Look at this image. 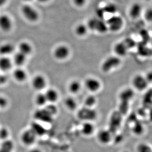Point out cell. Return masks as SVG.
I'll list each match as a JSON object with an SVG mask.
<instances>
[{
    "label": "cell",
    "instance_id": "1",
    "mask_svg": "<svg viewBox=\"0 0 152 152\" xmlns=\"http://www.w3.org/2000/svg\"><path fill=\"white\" fill-rule=\"evenodd\" d=\"M38 136L31 129H26L22 132L20 136L21 143L25 147L31 148L34 146L37 141Z\"/></svg>",
    "mask_w": 152,
    "mask_h": 152
},
{
    "label": "cell",
    "instance_id": "2",
    "mask_svg": "<svg viewBox=\"0 0 152 152\" xmlns=\"http://www.w3.org/2000/svg\"><path fill=\"white\" fill-rule=\"evenodd\" d=\"M121 59L118 56H111L106 59L101 65V70L104 73H108L120 66Z\"/></svg>",
    "mask_w": 152,
    "mask_h": 152
},
{
    "label": "cell",
    "instance_id": "3",
    "mask_svg": "<svg viewBox=\"0 0 152 152\" xmlns=\"http://www.w3.org/2000/svg\"><path fill=\"white\" fill-rule=\"evenodd\" d=\"M97 114L96 112L92 108L85 107L82 108L77 113L79 119L85 121H92L96 118Z\"/></svg>",
    "mask_w": 152,
    "mask_h": 152
},
{
    "label": "cell",
    "instance_id": "4",
    "mask_svg": "<svg viewBox=\"0 0 152 152\" xmlns=\"http://www.w3.org/2000/svg\"><path fill=\"white\" fill-rule=\"evenodd\" d=\"M106 23L108 29L114 32L120 31L124 26V20L121 16L118 15L112 16L108 19Z\"/></svg>",
    "mask_w": 152,
    "mask_h": 152
},
{
    "label": "cell",
    "instance_id": "5",
    "mask_svg": "<svg viewBox=\"0 0 152 152\" xmlns=\"http://www.w3.org/2000/svg\"><path fill=\"white\" fill-rule=\"evenodd\" d=\"M132 83L134 88L139 91H143L146 89L149 85L146 77L141 75L135 76L132 79Z\"/></svg>",
    "mask_w": 152,
    "mask_h": 152
},
{
    "label": "cell",
    "instance_id": "6",
    "mask_svg": "<svg viewBox=\"0 0 152 152\" xmlns=\"http://www.w3.org/2000/svg\"><path fill=\"white\" fill-rule=\"evenodd\" d=\"M70 53L69 48L66 45H61L57 46L53 51V56L56 59L64 60L67 58Z\"/></svg>",
    "mask_w": 152,
    "mask_h": 152
},
{
    "label": "cell",
    "instance_id": "7",
    "mask_svg": "<svg viewBox=\"0 0 152 152\" xmlns=\"http://www.w3.org/2000/svg\"><path fill=\"white\" fill-rule=\"evenodd\" d=\"M22 12L25 18L31 22L36 21L39 18L38 12L33 7L29 5L23 6Z\"/></svg>",
    "mask_w": 152,
    "mask_h": 152
},
{
    "label": "cell",
    "instance_id": "8",
    "mask_svg": "<svg viewBox=\"0 0 152 152\" xmlns=\"http://www.w3.org/2000/svg\"><path fill=\"white\" fill-rule=\"evenodd\" d=\"M85 87L91 92L98 91L101 86V83L98 79L94 77H88L85 82Z\"/></svg>",
    "mask_w": 152,
    "mask_h": 152
},
{
    "label": "cell",
    "instance_id": "9",
    "mask_svg": "<svg viewBox=\"0 0 152 152\" xmlns=\"http://www.w3.org/2000/svg\"><path fill=\"white\" fill-rule=\"evenodd\" d=\"M33 88L37 91H42L47 86V80L44 76L42 75H37L35 76L32 82Z\"/></svg>",
    "mask_w": 152,
    "mask_h": 152
},
{
    "label": "cell",
    "instance_id": "10",
    "mask_svg": "<svg viewBox=\"0 0 152 152\" xmlns=\"http://www.w3.org/2000/svg\"><path fill=\"white\" fill-rule=\"evenodd\" d=\"M121 115L119 111H115L112 114L110 119L111 131H115L119 127L121 121Z\"/></svg>",
    "mask_w": 152,
    "mask_h": 152
},
{
    "label": "cell",
    "instance_id": "11",
    "mask_svg": "<svg viewBox=\"0 0 152 152\" xmlns=\"http://www.w3.org/2000/svg\"><path fill=\"white\" fill-rule=\"evenodd\" d=\"M80 131L83 136L88 137L94 134L95 131V127L92 122L85 121L82 125Z\"/></svg>",
    "mask_w": 152,
    "mask_h": 152
},
{
    "label": "cell",
    "instance_id": "12",
    "mask_svg": "<svg viewBox=\"0 0 152 152\" xmlns=\"http://www.w3.org/2000/svg\"><path fill=\"white\" fill-rule=\"evenodd\" d=\"M97 138L100 143L103 144H106L108 143L111 140V132H110V130L105 129L100 130L97 133Z\"/></svg>",
    "mask_w": 152,
    "mask_h": 152
},
{
    "label": "cell",
    "instance_id": "13",
    "mask_svg": "<svg viewBox=\"0 0 152 152\" xmlns=\"http://www.w3.org/2000/svg\"><path fill=\"white\" fill-rule=\"evenodd\" d=\"M129 50L127 45H126L124 41L118 42L114 45V52L118 57L126 56L127 54V51Z\"/></svg>",
    "mask_w": 152,
    "mask_h": 152
},
{
    "label": "cell",
    "instance_id": "14",
    "mask_svg": "<svg viewBox=\"0 0 152 152\" xmlns=\"http://www.w3.org/2000/svg\"><path fill=\"white\" fill-rule=\"evenodd\" d=\"M134 96V92L133 89L130 88H127L123 90L119 95L120 101L122 102H126L129 103V102L133 98Z\"/></svg>",
    "mask_w": 152,
    "mask_h": 152
},
{
    "label": "cell",
    "instance_id": "15",
    "mask_svg": "<svg viewBox=\"0 0 152 152\" xmlns=\"http://www.w3.org/2000/svg\"><path fill=\"white\" fill-rule=\"evenodd\" d=\"M12 27V22L10 18L6 15L0 16V28L3 31L7 32Z\"/></svg>",
    "mask_w": 152,
    "mask_h": 152
},
{
    "label": "cell",
    "instance_id": "16",
    "mask_svg": "<svg viewBox=\"0 0 152 152\" xmlns=\"http://www.w3.org/2000/svg\"><path fill=\"white\" fill-rule=\"evenodd\" d=\"M142 7L139 3H134L130 7L129 10V15L130 18L136 19L140 16L142 12Z\"/></svg>",
    "mask_w": 152,
    "mask_h": 152
},
{
    "label": "cell",
    "instance_id": "17",
    "mask_svg": "<svg viewBox=\"0 0 152 152\" xmlns=\"http://www.w3.org/2000/svg\"><path fill=\"white\" fill-rule=\"evenodd\" d=\"M13 75L15 80L20 83L25 82L27 78L26 72L21 68H18L15 69L13 72Z\"/></svg>",
    "mask_w": 152,
    "mask_h": 152
},
{
    "label": "cell",
    "instance_id": "18",
    "mask_svg": "<svg viewBox=\"0 0 152 152\" xmlns=\"http://www.w3.org/2000/svg\"><path fill=\"white\" fill-rule=\"evenodd\" d=\"M45 94L48 102L53 103L56 102L58 99V93L54 88H49Z\"/></svg>",
    "mask_w": 152,
    "mask_h": 152
},
{
    "label": "cell",
    "instance_id": "19",
    "mask_svg": "<svg viewBox=\"0 0 152 152\" xmlns=\"http://www.w3.org/2000/svg\"><path fill=\"white\" fill-rule=\"evenodd\" d=\"M15 144L10 139L3 141L0 146V152H13Z\"/></svg>",
    "mask_w": 152,
    "mask_h": 152
},
{
    "label": "cell",
    "instance_id": "20",
    "mask_svg": "<svg viewBox=\"0 0 152 152\" xmlns=\"http://www.w3.org/2000/svg\"><path fill=\"white\" fill-rule=\"evenodd\" d=\"M19 52L25 54V56H29L33 51L32 46L31 44L27 42H22L20 43L18 46Z\"/></svg>",
    "mask_w": 152,
    "mask_h": 152
},
{
    "label": "cell",
    "instance_id": "21",
    "mask_svg": "<svg viewBox=\"0 0 152 152\" xmlns=\"http://www.w3.org/2000/svg\"><path fill=\"white\" fill-rule=\"evenodd\" d=\"M15 50V47L10 43L3 44L0 46V54L3 56H7L13 53Z\"/></svg>",
    "mask_w": 152,
    "mask_h": 152
},
{
    "label": "cell",
    "instance_id": "22",
    "mask_svg": "<svg viewBox=\"0 0 152 152\" xmlns=\"http://www.w3.org/2000/svg\"><path fill=\"white\" fill-rule=\"evenodd\" d=\"M12 62L10 59L6 56L0 58V69L4 71L10 70L12 68Z\"/></svg>",
    "mask_w": 152,
    "mask_h": 152
},
{
    "label": "cell",
    "instance_id": "23",
    "mask_svg": "<svg viewBox=\"0 0 152 152\" xmlns=\"http://www.w3.org/2000/svg\"><path fill=\"white\" fill-rule=\"evenodd\" d=\"M26 56L18 51L15 54L13 58V61L16 65L21 67L25 64L26 61Z\"/></svg>",
    "mask_w": 152,
    "mask_h": 152
},
{
    "label": "cell",
    "instance_id": "24",
    "mask_svg": "<svg viewBox=\"0 0 152 152\" xmlns=\"http://www.w3.org/2000/svg\"><path fill=\"white\" fill-rule=\"evenodd\" d=\"M108 29L107 23L104 22L103 19H97L95 24V30L100 33H105Z\"/></svg>",
    "mask_w": 152,
    "mask_h": 152
},
{
    "label": "cell",
    "instance_id": "25",
    "mask_svg": "<svg viewBox=\"0 0 152 152\" xmlns=\"http://www.w3.org/2000/svg\"><path fill=\"white\" fill-rule=\"evenodd\" d=\"M68 88L71 93L77 94L79 92L81 89V84L78 80H74L70 83Z\"/></svg>",
    "mask_w": 152,
    "mask_h": 152
},
{
    "label": "cell",
    "instance_id": "26",
    "mask_svg": "<svg viewBox=\"0 0 152 152\" xmlns=\"http://www.w3.org/2000/svg\"><path fill=\"white\" fill-rule=\"evenodd\" d=\"M37 136H43L45 133V129L41 124L35 123L30 127Z\"/></svg>",
    "mask_w": 152,
    "mask_h": 152
},
{
    "label": "cell",
    "instance_id": "27",
    "mask_svg": "<svg viewBox=\"0 0 152 152\" xmlns=\"http://www.w3.org/2000/svg\"><path fill=\"white\" fill-rule=\"evenodd\" d=\"M65 105L66 106V107L71 111L75 110L77 107V104L76 102V100L71 97H67L65 99Z\"/></svg>",
    "mask_w": 152,
    "mask_h": 152
},
{
    "label": "cell",
    "instance_id": "28",
    "mask_svg": "<svg viewBox=\"0 0 152 152\" xmlns=\"http://www.w3.org/2000/svg\"><path fill=\"white\" fill-rule=\"evenodd\" d=\"M35 102L37 105L39 106H44L48 102V100L45 96V94L42 93L38 94L36 96Z\"/></svg>",
    "mask_w": 152,
    "mask_h": 152
},
{
    "label": "cell",
    "instance_id": "29",
    "mask_svg": "<svg viewBox=\"0 0 152 152\" xmlns=\"http://www.w3.org/2000/svg\"><path fill=\"white\" fill-rule=\"evenodd\" d=\"M88 29V27L86 26L83 24H80L76 27L75 32L79 36H83L87 33Z\"/></svg>",
    "mask_w": 152,
    "mask_h": 152
},
{
    "label": "cell",
    "instance_id": "30",
    "mask_svg": "<svg viewBox=\"0 0 152 152\" xmlns=\"http://www.w3.org/2000/svg\"><path fill=\"white\" fill-rule=\"evenodd\" d=\"M104 12L105 13H110V14H114L118 10V7L115 4L113 3H109L106 4L104 7H103Z\"/></svg>",
    "mask_w": 152,
    "mask_h": 152
},
{
    "label": "cell",
    "instance_id": "31",
    "mask_svg": "<svg viewBox=\"0 0 152 152\" xmlns=\"http://www.w3.org/2000/svg\"><path fill=\"white\" fill-rule=\"evenodd\" d=\"M96 103V98L92 95H88L85 100V105L86 107L92 108Z\"/></svg>",
    "mask_w": 152,
    "mask_h": 152
},
{
    "label": "cell",
    "instance_id": "32",
    "mask_svg": "<svg viewBox=\"0 0 152 152\" xmlns=\"http://www.w3.org/2000/svg\"><path fill=\"white\" fill-rule=\"evenodd\" d=\"M9 131L6 127H1L0 129V139L4 141L8 139Z\"/></svg>",
    "mask_w": 152,
    "mask_h": 152
},
{
    "label": "cell",
    "instance_id": "33",
    "mask_svg": "<svg viewBox=\"0 0 152 152\" xmlns=\"http://www.w3.org/2000/svg\"><path fill=\"white\" fill-rule=\"evenodd\" d=\"M133 131L137 134H140L143 131V126L141 123L138 122L135 124L133 127Z\"/></svg>",
    "mask_w": 152,
    "mask_h": 152
},
{
    "label": "cell",
    "instance_id": "34",
    "mask_svg": "<svg viewBox=\"0 0 152 152\" xmlns=\"http://www.w3.org/2000/svg\"><path fill=\"white\" fill-rule=\"evenodd\" d=\"M138 152H152L151 147L145 144H141L138 146L137 148Z\"/></svg>",
    "mask_w": 152,
    "mask_h": 152
},
{
    "label": "cell",
    "instance_id": "35",
    "mask_svg": "<svg viewBox=\"0 0 152 152\" xmlns=\"http://www.w3.org/2000/svg\"><path fill=\"white\" fill-rule=\"evenodd\" d=\"M124 42L126 44V45H127V48H129V49L132 48L135 45V41L130 38H127L124 41Z\"/></svg>",
    "mask_w": 152,
    "mask_h": 152
},
{
    "label": "cell",
    "instance_id": "36",
    "mask_svg": "<svg viewBox=\"0 0 152 152\" xmlns=\"http://www.w3.org/2000/svg\"><path fill=\"white\" fill-rule=\"evenodd\" d=\"M105 12L103 7H99L96 10V14L99 19H103L104 18Z\"/></svg>",
    "mask_w": 152,
    "mask_h": 152
},
{
    "label": "cell",
    "instance_id": "37",
    "mask_svg": "<svg viewBox=\"0 0 152 152\" xmlns=\"http://www.w3.org/2000/svg\"><path fill=\"white\" fill-rule=\"evenodd\" d=\"M145 18L148 21H152V9H148L146 10L145 12Z\"/></svg>",
    "mask_w": 152,
    "mask_h": 152
},
{
    "label": "cell",
    "instance_id": "38",
    "mask_svg": "<svg viewBox=\"0 0 152 152\" xmlns=\"http://www.w3.org/2000/svg\"><path fill=\"white\" fill-rule=\"evenodd\" d=\"M7 100L3 96H0V108H4L7 106Z\"/></svg>",
    "mask_w": 152,
    "mask_h": 152
},
{
    "label": "cell",
    "instance_id": "39",
    "mask_svg": "<svg viewBox=\"0 0 152 152\" xmlns=\"http://www.w3.org/2000/svg\"><path fill=\"white\" fill-rule=\"evenodd\" d=\"M74 3L77 7H82L84 6L86 2V0H73Z\"/></svg>",
    "mask_w": 152,
    "mask_h": 152
},
{
    "label": "cell",
    "instance_id": "40",
    "mask_svg": "<svg viewBox=\"0 0 152 152\" xmlns=\"http://www.w3.org/2000/svg\"><path fill=\"white\" fill-rule=\"evenodd\" d=\"M7 77L5 75L0 74V85H4L7 82Z\"/></svg>",
    "mask_w": 152,
    "mask_h": 152
},
{
    "label": "cell",
    "instance_id": "41",
    "mask_svg": "<svg viewBox=\"0 0 152 152\" xmlns=\"http://www.w3.org/2000/svg\"><path fill=\"white\" fill-rule=\"evenodd\" d=\"M28 152H43V151L40 148L33 146L30 148Z\"/></svg>",
    "mask_w": 152,
    "mask_h": 152
},
{
    "label": "cell",
    "instance_id": "42",
    "mask_svg": "<svg viewBox=\"0 0 152 152\" xmlns=\"http://www.w3.org/2000/svg\"><path fill=\"white\" fill-rule=\"evenodd\" d=\"M7 0H0V6H2L6 4Z\"/></svg>",
    "mask_w": 152,
    "mask_h": 152
},
{
    "label": "cell",
    "instance_id": "43",
    "mask_svg": "<svg viewBox=\"0 0 152 152\" xmlns=\"http://www.w3.org/2000/svg\"><path fill=\"white\" fill-rule=\"evenodd\" d=\"M149 118L150 121H152V108L149 112Z\"/></svg>",
    "mask_w": 152,
    "mask_h": 152
},
{
    "label": "cell",
    "instance_id": "44",
    "mask_svg": "<svg viewBox=\"0 0 152 152\" xmlns=\"http://www.w3.org/2000/svg\"><path fill=\"white\" fill-rule=\"evenodd\" d=\"M38 1L41 3H45L47 1H48V0H38Z\"/></svg>",
    "mask_w": 152,
    "mask_h": 152
},
{
    "label": "cell",
    "instance_id": "45",
    "mask_svg": "<svg viewBox=\"0 0 152 152\" xmlns=\"http://www.w3.org/2000/svg\"><path fill=\"white\" fill-rule=\"evenodd\" d=\"M24 1H31V0H24Z\"/></svg>",
    "mask_w": 152,
    "mask_h": 152
},
{
    "label": "cell",
    "instance_id": "46",
    "mask_svg": "<svg viewBox=\"0 0 152 152\" xmlns=\"http://www.w3.org/2000/svg\"><path fill=\"white\" fill-rule=\"evenodd\" d=\"M146 1H150V0H146Z\"/></svg>",
    "mask_w": 152,
    "mask_h": 152
},
{
    "label": "cell",
    "instance_id": "47",
    "mask_svg": "<svg viewBox=\"0 0 152 152\" xmlns=\"http://www.w3.org/2000/svg\"></svg>",
    "mask_w": 152,
    "mask_h": 152
},
{
    "label": "cell",
    "instance_id": "48",
    "mask_svg": "<svg viewBox=\"0 0 152 152\" xmlns=\"http://www.w3.org/2000/svg\"></svg>",
    "mask_w": 152,
    "mask_h": 152
}]
</instances>
